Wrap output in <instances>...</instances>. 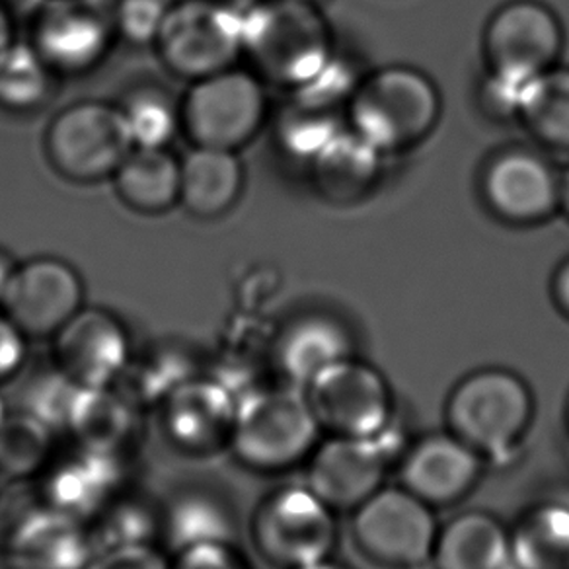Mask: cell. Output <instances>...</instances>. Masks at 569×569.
<instances>
[{"instance_id":"obj_1","label":"cell","mask_w":569,"mask_h":569,"mask_svg":"<svg viewBox=\"0 0 569 569\" xmlns=\"http://www.w3.org/2000/svg\"><path fill=\"white\" fill-rule=\"evenodd\" d=\"M332 36L315 2L256 0L244 7L246 67L289 92L332 59Z\"/></svg>"},{"instance_id":"obj_2","label":"cell","mask_w":569,"mask_h":569,"mask_svg":"<svg viewBox=\"0 0 569 569\" xmlns=\"http://www.w3.org/2000/svg\"><path fill=\"white\" fill-rule=\"evenodd\" d=\"M320 437L305 388L266 382L238 398L229 452L248 470L277 475L307 462Z\"/></svg>"},{"instance_id":"obj_3","label":"cell","mask_w":569,"mask_h":569,"mask_svg":"<svg viewBox=\"0 0 569 569\" xmlns=\"http://www.w3.org/2000/svg\"><path fill=\"white\" fill-rule=\"evenodd\" d=\"M445 419L452 436L483 460L509 459L532 426L535 395L519 372L483 367L452 387Z\"/></svg>"},{"instance_id":"obj_4","label":"cell","mask_w":569,"mask_h":569,"mask_svg":"<svg viewBox=\"0 0 569 569\" xmlns=\"http://www.w3.org/2000/svg\"><path fill=\"white\" fill-rule=\"evenodd\" d=\"M439 118L441 94L436 82L411 67L372 72L349 100L351 129L382 154L423 141Z\"/></svg>"},{"instance_id":"obj_5","label":"cell","mask_w":569,"mask_h":569,"mask_svg":"<svg viewBox=\"0 0 569 569\" xmlns=\"http://www.w3.org/2000/svg\"><path fill=\"white\" fill-rule=\"evenodd\" d=\"M160 64L190 84L244 56V7L232 0H174L154 41Z\"/></svg>"},{"instance_id":"obj_6","label":"cell","mask_w":569,"mask_h":569,"mask_svg":"<svg viewBox=\"0 0 569 569\" xmlns=\"http://www.w3.org/2000/svg\"><path fill=\"white\" fill-rule=\"evenodd\" d=\"M180 116L191 147L240 152L268 123V84L237 64L190 82L180 98Z\"/></svg>"},{"instance_id":"obj_7","label":"cell","mask_w":569,"mask_h":569,"mask_svg":"<svg viewBox=\"0 0 569 569\" xmlns=\"http://www.w3.org/2000/svg\"><path fill=\"white\" fill-rule=\"evenodd\" d=\"M118 102L79 100L49 119L43 152L57 176L77 186L106 182L133 151Z\"/></svg>"},{"instance_id":"obj_8","label":"cell","mask_w":569,"mask_h":569,"mask_svg":"<svg viewBox=\"0 0 569 569\" xmlns=\"http://www.w3.org/2000/svg\"><path fill=\"white\" fill-rule=\"evenodd\" d=\"M250 537L263 560L295 569L332 558L338 545V519L332 507L309 486H283L253 509Z\"/></svg>"},{"instance_id":"obj_9","label":"cell","mask_w":569,"mask_h":569,"mask_svg":"<svg viewBox=\"0 0 569 569\" xmlns=\"http://www.w3.org/2000/svg\"><path fill=\"white\" fill-rule=\"evenodd\" d=\"M26 41L59 79L88 77L119 43L111 0H40Z\"/></svg>"},{"instance_id":"obj_10","label":"cell","mask_w":569,"mask_h":569,"mask_svg":"<svg viewBox=\"0 0 569 569\" xmlns=\"http://www.w3.org/2000/svg\"><path fill=\"white\" fill-rule=\"evenodd\" d=\"M436 509L403 486H385L353 511L351 535L367 560L388 569H419L431 561Z\"/></svg>"},{"instance_id":"obj_11","label":"cell","mask_w":569,"mask_h":569,"mask_svg":"<svg viewBox=\"0 0 569 569\" xmlns=\"http://www.w3.org/2000/svg\"><path fill=\"white\" fill-rule=\"evenodd\" d=\"M305 392L326 436L377 439L390 431L392 388L377 367L359 357H348L320 372Z\"/></svg>"},{"instance_id":"obj_12","label":"cell","mask_w":569,"mask_h":569,"mask_svg":"<svg viewBox=\"0 0 569 569\" xmlns=\"http://www.w3.org/2000/svg\"><path fill=\"white\" fill-rule=\"evenodd\" d=\"M84 279L71 261L40 253L18 261L0 310L28 340H51L87 302Z\"/></svg>"},{"instance_id":"obj_13","label":"cell","mask_w":569,"mask_h":569,"mask_svg":"<svg viewBox=\"0 0 569 569\" xmlns=\"http://www.w3.org/2000/svg\"><path fill=\"white\" fill-rule=\"evenodd\" d=\"M131 482L127 455L69 441L57 447L32 483L43 506L90 522Z\"/></svg>"},{"instance_id":"obj_14","label":"cell","mask_w":569,"mask_h":569,"mask_svg":"<svg viewBox=\"0 0 569 569\" xmlns=\"http://www.w3.org/2000/svg\"><path fill=\"white\" fill-rule=\"evenodd\" d=\"M483 51L491 74L529 82L558 63L563 51L560 18L538 0H511L490 18Z\"/></svg>"},{"instance_id":"obj_15","label":"cell","mask_w":569,"mask_h":569,"mask_svg":"<svg viewBox=\"0 0 569 569\" xmlns=\"http://www.w3.org/2000/svg\"><path fill=\"white\" fill-rule=\"evenodd\" d=\"M133 349L126 322L96 305H84L51 338V359L79 387H113Z\"/></svg>"},{"instance_id":"obj_16","label":"cell","mask_w":569,"mask_h":569,"mask_svg":"<svg viewBox=\"0 0 569 569\" xmlns=\"http://www.w3.org/2000/svg\"><path fill=\"white\" fill-rule=\"evenodd\" d=\"M238 396L206 372L182 382L160 403L162 436L186 457H214L229 451Z\"/></svg>"},{"instance_id":"obj_17","label":"cell","mask_w":569,"mask_h":569,"mask_svg":"<svg viewBox=\"0 0 569 569\" xmlns=\"http://www.w3.org/2000/svg\"><path fill=\"white\" fill-rule=\"evenodd\" d=\"M388 433L377 439L326 437L307 460V486L336 513H353L385 488L392 455Z\"/></svg>"},{"instance_id":"obj_18","label":"cell","mask_w":569,"mask_h":569,"mask_svg":"<svg viewBox=\"0 0 569 569\" xmlns=\"http://www.w3.org/2000/svg\"><path fill=\"white\" fill-rule=\"evenodd\" d=\"M482 196L499 219L535 224L561 209V176L542 154L509 149L496 154L483 170Z\"/></svg>"},{"instance_id":"obj_19","label":"cell","mask_w":569,"mask_h":569,"mask_svg":"<svg viewBox=\"0 0 569 569\" xmlns=\"http://www.w3.org/2000/svg\"><path fill=\"white\" fill-rule=\"evenodd\" d=\"M98 553L90 522L38 501L0 548L4 569H87Z\"/></svg>"},{"instance_id":"obj_20","label":"cell","mask_w":569,"mask_h":569,"mask_svg":"<svg viewBox=\"0 0 569 569\" xmlns=\"http://www.w3.org/2000/svg\"><path fill=\"white\" fill-rule=\"evenodd\" d=\"M482 472V457L447 429L421 437L406 451L400 486L436 509L467 498Z\"/></svg>"},{"instance_id":"obj_21","label":"cell","mask_w":569,"mask_h":569,"mask_svg":"<svg viewBox=\"0 0 569 569\" xmlns=\"http://www.w3.org/2000/svg\"><path fill=\"white\" fill-rule=\"evenodd\" d=\"M353 356V340L332 317L305 315L271 340V367L293 387L307 388L320 372Z\"/></svg>"},{"instance_id":"obj_22","label":"cell","mask_w":569,"mask_h":569,"mask_svg":"<svg viewBox=\"0 0 569 569\" xmlns=\"http://www.w3.org/2000/svg\"><path fill=\"white\" fill-rule=\"evenodd\" d=\"M246 167L237 151L191 147L180 159V207L198 221H219L240 203Z\"/></svg>"},{"instance_id":"obj_23","label":"cell","mask_w":569,"mask_h":569,"mask_svg":"<svg viewBox=\"0 0 569 569\" xmlns=\"http://www.w3.org/2000/svg\"><path fill=\"white\" fill-rule=\"evenodd\" d=\"M160 546L170 556L214 540L237 542L238 519L230 499L209 486H186L160 501Z\"/></svg>"},{"instance_id":"obj_24","label":"cell","mask_w":569,"mask_h":569,"mask_svg":"<svg viewBox=\"0 0 569 569\" xmlns=\"http://www.w3.org/2000/svg\"><path fill=\"white\" fill-rule=\"evenodd\" d=\"M141 411L116 387H80L63 433L72 443L96 451L127 455L139 437Z\"/></svg>"},{"instance_id":"obj_25","label":"cell","mask_w":569,"mask_h":569,"mask_svg":"<svg viewBox=\"0 0 569 569\" xmlns=\"http://www.w3.org/2000/svg\"><path fill=\"white\" fill-rule=\"evenodd\" d=\"M199 372H203V356L191 346L178 340L152 341L133 349L113 387L142 413L157 410L174 388Z\"/></svg>"},{"instance_id":"obj_26","label":"cell","mask_w":569,"mask_h":569,"mask_svg":"<svg viewBox=\"0 0 569 569\" xmlns=\"http://www.w3.org/2000/svg\"><path fill=\"white\" fill-rule=\"evenodd\" d=\"M433 569H513L511 532L496 515L470 509L439 527Z\"/></svg>"},{"instance_id":"obj_27","label":"cell","mask_w":569,"mask_h":569,"mask_svg":"<svg viewBox=\"0 0 569 569\" xmlns=\"http://www.w3.org/2000/svg\"><path fill=\"white\" fill-rule=\"evenodd\" d=\"M121 206L144 217L180 206V159L170 149L133 147L111 176Z\"/></svg>"},{"instance_id":"obj_28","label":"cell","mask_w":569,"mask_h":569,"mask_svg":"<svg viewBox=\"0 0 569 569\" xmlns=\"http://www.w3.org/2000/svg\"><path fill=\"white\" fill-rule=\"evenodd\" d=\"M380 157L382 152L361 134L353 129H341L309 160L315 188L333 203L359 199L377 182Z\"/></svg>"},{"instance_id":"obj_29","label":"cell","mask_w":569,"mask_h":569,"mask_svg":"<svg viewBox=\"0 0 569 569\" xmlns=\"http://www.w3.org/2000/svg\"><path fill=\"white\" fill-rule=\"evenodd\" d=\"M511 532V568L569 569V506L545 501L530 507Z\"/></svg>"},{"instance_id":"obj_30","label":"cell","mask_w":569,"mask_h":569,"mask_svg":"<svg viewBox=\"0 0 569 569\" xmlns=\"http://www.w3.org/2000/svg\"><path fill=\"white\" fill-rule=\"evenodd\" d=\"M59 80L28 41L18 40L0 53V111L18 118L38 113L53 102Z\"/></svg>"},{"instance_id":"obj_31","label":"cell","mask_w":569,"mask_h":569,"mask_svg":"<svg viewBox=\"0 0 569 569\" xmlns=\"http://www.w3.org/2000/svg\"><path fill=\"white\" fill-rule=\"evenodd\" d=\"M90 529L98 552L118 546L160 545V501L131 482L96 515Z\"/></svg>"},{"instance_id":"obj_32","label":"cell","mask_w":569,"mask_h":569,"mask_svg":"<svg viewBox=\"0 0 569 569\" xmlns=\"http://www.w3.org/2000/svg\"><path fill=\"white\" fill-rule=\"evenodd\" d=\"M57 449V431L26 411L0 423V483L33 482Z\"/></svg>"},{"instance_id":"obj_33","label":"cell","mask_w":569,"mask_h":569,"mask_svg":"<svg viewBox=\"0 0 569 569\" xmlns=\"http://www.w3.org/2000/svg\"><path fill=\"white\" fill-rule=\"evenodd\" d=\"M134 147L170 149L182 134L180 100L157 82H141L129 88L118 100Z\"/></svg>"},{"instance_id":"obj_34","label":"cell","mask_w":569,"mask_h":569,"mask_svg":"<svg viewBox=\"0 0 569 569\" xmlns=\"http://www.w3.org/2000/svg\"><path fill=\"white\" fill-rule=\"evenodd\" d=\"M271 365V341L261 346L250 328L230 326L214 348L203 356V372L240 396L266 385L263 372Z\"/></svg>"},{"instance_id":"obj_35","label":"cell","mask_w":569,"mask_h":569,"mask_svg":"<svg viewBox=\"0 0 569 569\" xmlns=\"http://www.w3.org/2000/svg\"><path fill=\"white\" fill-rule=\"evenodd\" d=\"M519 119L538 141L569 151V69L553 67L532 80Z\"/></svg>"},{"instance_id":"obj_36","label":"cell","mask_w":569,"mask_h":569,"mask_svg":"<svg viewBox=\"0 0 569 569\" xmlns=\"http://www.w3.org/2000/svg\"><path fill=\"white\" fill-rule=\"evenodd\" d=\"M12 382L18 385V406L14 410L26 411L57 433H63L72 400L79 392V385L69 379L51 357L40 367H30L26 363L24 369L18 372L17 379Z\"/></svg>"},{"instance_id":"obj_37","label":"cell","mask_w":569,"mask_h":569,"mask_svg":"<svg viewBox=\"0 0 569 569\" xmlns=\"http://www.w3.org/2000/svg\"><path fill=\"white\" fill-rule=\"evenodd\" d=\"M174 0H111V17L121 43L152 48Z\"/></svg>"},{"instance_id":"obj_38","label":"cell","mask_w":569,"mask_h":569,"mask_svg":"<svg viewBox=\"0 0 569 569\" xmlns=\"http://www.w3.org/2000/svg\"><path fill=\"white\" fill-rule=\"evenodd\" d=\"M172 569H252V563L237 542L214 540L172 553Z\"/></svg>"},{"instance_id":"obj_39","label":"cell","mask_w":569,"mask_h":569,"mask_svg":"<svg viewBox=\"0 0 569 569\" xmlns=\"http://www.w3.org/2000/svg\"><path fill=\"white\" fill-rule=\"evenodd\" d=\"M87 569H172V556L160 545L118 546L96 553Z\"/></svg>"},{"instance_id":"obj_40","label":"cell","mask_w":569,"mask_h":569,"mask_svg":"<svg viewBox=\"0 0 569 569\" xmlns=\"http://www.w3.org/2000/svg\"><path fill=\"white\" fill-rule=\"evenodd\" d=\"M28 338L0 310V387L10 385L28 363Z\"/></svg>"},{"instance_id":"obj_41","label":"cell","mask_w":569,"mask_h":569,"mask_svg":"<svg viewBox=\"0 0 569 569\" xmlns=\"http://www.w3.org/2000/svg\"><path fill=\"white\" fill-rule=\"evenodd\" d=\"M38 493L32 482L2 483L0 488V548L7 542L10 532L36 503Z\"/></svg>"},{"instance_id":"obj_42","label":"cell","mask_w":569,"mask_h":569,"mask_svg":"<svg viewBox=\"0 0 569 569\" xmlns=\"http://www.w3.org/2000/svg\"><path fill=\"white\" fill-rule=\"evenodd\" d=\"M552 295L558 310L563 317L569 318V260L561 263L553 276Z\"/></svg>"},{"instance_id":"obj_43","label":"cell","mask_w":569,"mask_h":569,"mask_svg":"<svg viewBox=\"0 0 569 569\" xmlns=\"http://www.w3.org/2000/svg\"><path fill=\"white\" fill-rule=\"evenodd\" d=\"M17 41V20L12 7L7 0H0V53H4Z\"/></svg>"},{"instance_id":"obj_44","label":"cell","mask_w":569,"mask_h":569,"mask_svg":"<svg viewBox=\"0 0 569 569\" xmlns=\"http://www.w3.org/2000/svg\"><path fill=\"white\" fill-rule=\"evenodd\" d=\"M18 261L10 256V252H7L4 248H0V305H2V299H4V295H7V289H9L10 277L14 273V268H17Z\"/></svg>"},{"instance_id":"obj_45","label":"cell","mask_w":569,"mask_h":569,"mask_svg":"<svg viewBox=\"0 0 569 569\" xmlns=\"http://www.w3.org/2000/svg\"><path fill=\"white\" fill-rule=\"evenodd\" d=\"M295 569H351L346 563H341V561L333 560V558H326V560L315 561V563H307V566H301V568Z\"/></svg>"},{"instance_id":"obj_46","label":"cell","mask_w":569,"mask_h":569,"mask_svg":"<svg viewBox=\"0 0 569 569\" xmlns=\"http://www.w3.org/2000/svg\"><path fill=\"white\" fill-rule=\"evenodd\" d=\"M561 209L569 217V168L561 174Z\"/></svg>"},{"instance_id":"obj_47","label":"cell","mask_w":569,"mask_h":569,"mask_svg":"<svg viewBox=\"0 0 569 569\" xmlns=\"http://www.w3.org/2000/svg\"><path fill=\"white\" fill-rule=\"evenodd\" d=\"M7 413H9V403L4 400V396L0 395V423L7 418Z\"/></svg>"},{"instance_id":"obj_48","label":"cell","mask_w":569,"mask_h":569,"mask_svg":"<svg viewBox=\"0 0 569 569\" xmlns=\"http://www.w3.org/2000/svg\"><path fill=\"white\" fill-rule=\"evenodd\" d=\"M566 429H568V437H569V396H568V402H566Z\"/></svg>"},{"instance_id":"obj_49","label":"cell","mask_w":569,"mask_h":569,"mask_svg":"<svg viewBox=\"0 0 569 569\" xmlns=\"http://www.w3.org/2000/svg\"><path fill=\"white\" fill-rule=\"evenodd\" d=\"M302 2H315V0H302Z\"/></svg>"},{"instance_id":"obj_50","label":"cell","mask_w":569,"mask_h":569,"mask_svg":"<svg viewBox=\"0 0 569 569\" xmlns=\"http://www.w3.org/2000/svg\"><path fill=\"white\" fill-rule=\"evenodd\" d=\"M7 2H12V0H7Z\"/></svg>"}]
</instances>
